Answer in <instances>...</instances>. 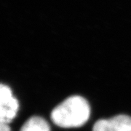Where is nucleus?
Segmentation results:
<instances>
[{
    "label": "nucleus",
    "mask_w": 131,
    "mask_h": 131,
    "mask_svg": "<svg viewBox=\"0 0 131 131\" xmlns=\"http://www.w3.org/2000/svg\"><path fill=\"white\" fill-rule=\"evenodd\" d=\"M93 131H131V117L122 114L100 119L95 123Z\"/></svg>",
    "instance_id": "7ed1b4c3"
},
{
    "label": "nucleus",
    "mask_w": 131,
    "mask_h": 131,
    "mask_svg": "<svg viewBox=\"0 0 131 131\" xmlns=\"http://www.w3.org/2000/svg\"><path fill=\"white\" fill-rule=\"evenodd\" d=\"M0 131H10L8 124L0 122Z\"/></svg>",
    "instance_id": "39448f33"
},
{
    "label": "nucleus",
    "mask_w": 131,
    "mask_h": 131,
    "mask_svg": "<svg viewBox=\"0 0 131 131\" xmlns=\"http://www.w3.org/2000/svg\"><path fill=\"white\" fill-rule=\"evenodd\" d=\"M20 131H50V127L44 118L32 117L24 123Z\"/></svg>",
    "instance_id": "20e7f679"
},
{
    "label": "nucleus",
    "mask_w": 131,
    "mask_h": 131,
    "mask_svg": "<svg viewBox=\"0 0 131 131\" xmlns=\"http://www.w3.org/2000/svg\"><path fill=\"white\" fill-rule=\"evenodd\" d=\"M90 114V107L86 99L80 95H73L52 110L51 119L61 127H79L88 120Z\"/></svg>",
    "instance_id": "f257e3e1"
},
{
    "label": "nucleus",
    "mask_w": 131,
    "mask_h": 131,
    "mask_svg": "<svg viewBox=\"0 0 131 131\" xmlns=\"http://www.w3.org/2000/svg\"><path fill=\"white\" fill-rule=\"evenodd\" d=\"M18 101L8 86H0V122L8 124L15 117L18 110Z\"/></svg>",
    "instance_id": "f03ea898"
}]
</instances>
